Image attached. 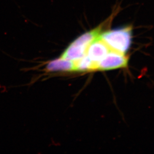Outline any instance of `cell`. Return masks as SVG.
I'll use <instances>...</instances> for the list:
<instances>
[{
  "mask_svg": "<svg viewBox=\"0 0 154 154\" xmlns=\"http://www.w3.org/2000/svg\"><path fill=\"white\" fill-rule=\"evenodd\" d=\"M132 29L130 26L112 29L101 33V38L111 50L125 54L132 42Z\"/></svg>",
  "mask_w": 154,
  "mask_h": 154,
  "instance_id": "obj_1",
  "label": "cell"
},
{
  "mask_svg": "<svg viewBox=\"0 0 154 154\" xmlns=\"http://www.w3.org/2000/svg\"><path fill=\"white\" fill-rule=\"evenodd\" d=\"M128 57L125 54L111 50L105 57L97 63L96 70H109L126 67Z\"/></svg>",
  "mask_w": 154,
  "mask_h": 154,
  "instance_id": "obj_2",
  "label": "cell"
},
{
  "mask_svg": "<svg viewBox=\"0 0 154 154\" xmlns=\"http://www.w3.org/2000/svg\"><path fill=\"white\" fill-rule=\"evenodd\" d=\"M111 48L99 36L87 48L86 55L94 63H98L110 51Z\"/></svg>",
  "mask_w": 154,
  "mask_h": 154,
  "instance_id": "obj_3",
  "label": "cell"
},
{
  "mask_svg": "<svg viewBox=\"0 0 154 154\" xmlns=\"http://www.w3.org/2000/svg\"><path fill=\"white\" fill-rule=\"evenodd\" d=\"M45 68L50 72L75 71V63L61 57L48 62Z\"/></svg>",
  "mask_w": 154,
  "mask_h": 154,
  "instance_id": "obj_4",
  "label": "cell"
},
{
  "mask_svg": "<svg viewBox=\"0 0 154 154\" xmlns=\"http://www.w3.org/2000/svg\"><path fill=\"white\" fill-rule=\"evenodd\" d=\"M75 63V71H88L96 70V64L87 57L85 55Z\"/></svg>",
  "mask_w": 154,
  "mask_h": 154,
  "instance_id": "obj_5",
  "label": "cell"
}]
</instances>
